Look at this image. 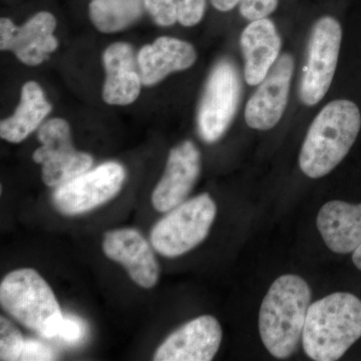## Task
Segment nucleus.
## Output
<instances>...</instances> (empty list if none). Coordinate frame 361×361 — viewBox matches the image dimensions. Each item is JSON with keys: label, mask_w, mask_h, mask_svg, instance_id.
Here are the masks:
<instances>
[{"label": "nucleus", "mask_w": 361, "mask_h": 361, "mask_svg": "<svg viewBox=\"0 0 361 361\" xmlns=\"http://www.w3.org/2000/svg\"><path fill=\"white\" fill-rule=\"evenodd\" d=\"M25 339L11 320L0 318V360H20Z\"/></svg>", "instance_id": "obj_21"}, {"label": "nucleus", "mask_w": 361, "mask_h": 361, "mask_svg": "<svg viewBox=\"0 0 361 361\" xmlns=\"http://www.w3.org/2000/svg\"><path fill=\"white\" fill-rule=\"evenodd\" d=\"M360 129L357 104L343 99L327 104L311 123L301 147L299 167L303 174L311 179L329 175L348 156Z\"/></svg>", "instance_id": "obj_2"}, {"label": "nucleus", "mask_w": 361, "mask_h": 361, "mask_svg": "<svg viewBox=\"0 0 361 361\" xmlns=\"http://www.w3.org/2000/svg\"><path fill=\"white\" fill-rule=\"evenodd\" d=\"M127 172L122 164L104 161L54 190L52 203L59 213L77 216L108 203L120 193Z\"/></svg>", "instance_id": "obj_9"}, {"label": "nucleus", "mask_w": 361, "mask_h": 361, "mask_svg": "<svg viewBox=\"0 0 361 361\" xmlns=\"http://www.w3.org/2000/svg\"><path fill=\"white\" fill-rule=\"evenodd\" d=\"M361 337V300L348 292H336L311 304L302 344L316 361L338 360Z\"/></svg>", "instance_id": "obj_3"}, {"label": "nucleus", "mask_w": 361, "mask_h": 361, "mask_svg": "<svg viewBox=\"0 0 361 361\" xmlns=\"http://www.w3.org/2000/svg\"><path fill=\"white\" fill-rule=\"evenodd\" d=\"M341 42L342 28L336 18L323 16L316 21L299 84V99L305 106H315L326 96L336 75Z\"/></svg>", "instance_id": "obj_8"}, {"label": "nucleus", "mask_w": 361, "mask_h": 361, "mask_svg": "<svg viewBox=\"0 0 361 361\" xmlns=\"http://www.w3.org/2000/svg\"><path fill=\"white\" fill-rule=\"evenodd\" d=\"M87 11L90 23L104 35L122 32L147 13L145 0H87Z\"/></svg>", "instance_id": "obj_20"}, {"label": "nucleus", "mask_w": 361, "mask_h": 361, "mask_svg": "<svg viewBox=\"0 0 361 361\" xmlns=\"http://www.w3.org/2000/svg\"><path fill=\"white\" fill-rule=\"evenodd\" d=\"M241 92L235 63L228 59L218 61L209 73L197 110V132L202 141L214 144L226 134L238 110Z\"/></svg>", "instance_id": "obj_6"}, {"label": "nucleus", "mask_w": 361, "mask_h": 361, "mask_svg": "<svg viewBox=\"0 0 361 361\" xmlns=\"http://www.w3.org/2000/svg\"><path fill=\"white\" fill-rule=\"evenodd\" d=\"M316 224L330 250L353 253L361 244V203L327 202L318 212Z\"/></svg>", "instance_id": "obj_18"}, {"label": "nucleus", "mask_w": 361, "mask_h": 361, "mask_svg": "<svg viewBox=\"0 0 361 361\" xmlns=\"http://www.w3.org/2000/svg\"><path fill=\"white\" fill-rule=\"evenodd\" d=\"M85 326L84 322L75 316H63L59 326L58 337L68 344H78L84 341Z\"/></svg>", "instance_id": "obj_25"}, {"label": "nucleus", "mask_w": 361, "mask_h": 361, "mask_svg": "<svg viewBox=\"0 0 361 361\" xmlns=\"http://www.w3.org/2000/svg\"><path fill=\"white\" fill-rule=\"evenodd\" d=\"M2 308L44 338L58 337L63 315L54 291L37 271H11L0 284Z\"/></svg>", "instance_id": "obj_4"}, {"label": "nucleus", "mask_w": 361, "mask_h": 361, "mask_svg": "<svg viewBox=\"0 0 361 361\" xmlns=\"http://www.w3.org/2000/svg\"><path fill=\"white\" fill-rule=\"evenodd\" d=\"M198 59L196 49L177 37H157L137 51V63L144 87L160 84L172 73L189 70Z\"/></svg>", "instance_id": "obj_15"}, {"label": "nucleus", "mask_w": 361, "mask_h": 361, "mask_svg": "<svg viewBox=\"0 0 361 361\" xmlns=\"http://www.w3.org/2000/svg\"><path fill=\"white\" fill-rule=\"evenodd\" d=\"M16 25L18 23L9 16H1L0 18V51H9Z\"/></svg>", "instance_id": "obj_27"}, {"label": "nucleus", "mask_w": 361, "mask_h": 361, "mask_svg": "<svg viewBox=\"0 0 361 361\" xmlns=\"http://www.w3.org/2000/svg\"><path fill=\"white\" fill-rule=\"evenodd\" d=\"M178 23L185 27H193L205 16L207 0H176Z\"/></svg>", "instance_id": "obj_23"}, {"label": "nucleus", "mask_w": 361, "mask_h": 361, "mask_svg": "<svg viewBox=\"0 0 361 361\" xmlns=\"http://www.w3.org/2000/svg\"><path fill=\"white\" fill-rule=\"evenodd\" d=\"M56 353L51 346L37 339H25L20 360H54Z\"/></svg>", "instance_id": "obj_26"}, {"label": "nucleus", "mask_w": 361, "mask_h": 361, "mask_svg": "<svg viewBox=\"0 0 361 361\" xmlns=\"http://www.w3.org/2000/svg\"><path fill=\"white\" fill-rule=\"evenodd\" d=\"M39 148L33 152V161L42 166V180L47 187L58 188L94 165L87 152L75 148L70 123L61 116L47 118L37 130Z\"/></svg>", "instance_id": "obj_7"}, {"label": "nucleus", "mask_w": 361, "mask_h": 361, "mask_svg": "<svg viewBox=\"0 0 361 361\" xmlns=\"http://www.w3.org/2000/svg\"><path fill=\"white\" fill-rule=\"evenodd\" d=\"M353 261L358 270L361 271V244L353 254Z\"/></svg>", "instance_id": "obj_29"}, {"label": "nucleus", "mask_w": 361, "mask_h": 361, "mask_svg": "<svg viewBox=\"0 0 361 361\" xmlns=\"http://www.w3.org/2000/svg\"><path fill=\"white\" fill-rule=\"evenodd\" d=\"M244 58V78L254 87L264 80L279 58L281 39L272 20L251 21L240 37Z\"/></svg>", "instance_id": "obj_17"}, {"label": "nucleus", "mask_w": 361, "mask_h": 361, "mask_svg": "<svg viewBox=\"0 0 361 361\" xmlns=\"http://www.w3.org/2000/svg\"><path fill=\"white\" fill-rule=\"evenodd\" d=\"M293 73V56H280L246 104L244 116L249 128L268 130L280 122L288 104Z\"/></svg>", "instance_id": "obj_10"}, {"label": "nucleus", "mask_w": 361, "mask_h": 361, "mask_svg": "<svg viewBox=\"0 0 361 361\" xmlns=\"http://www.w3.org/2000/svg\"><path fill=\"white\" fill-rule=\"evenodd\" d=\"M201 153L194 142L184 141L171 149L165 171L152 194L157 211L167 213L187 200L201 173Z\"/></svg>", "instance_id": "obj_11"}, {"label": "nucleus", "mask_w": 361, "mask_h": 361, "mask_svg": "<svg viewBox=\"0 0 361 361\" xmlns=\"http://www.w3.org/2000/svg\"><path fill=\"white\" fill-rule=\"evenodd\" d=\"M147 14L161 27H171L178 23L176 0H145Z\"/></svg>", "instance_id": "obj_22"}, {"label": "nucleus", "mask_w": 361, "mask_h": 361, "mask_svg": "<svg viewBox=\"0 0 361 361\" xmlns=\"http://www.w3.org/2000/svg\"><path fill=\"white\" fill-rule=\"evenodd\" d=\"M279 0H242L240 14L249 21L264 20L277 8Z\"/></svg>", "instance_id": "obj_24"}, {"label": "nucleus", "mask_w": 361, "mask_h": 361, "mask_svg": "<svg viewBox=\"0 0 361 361\" xmlns=\"http://www.w3.org/2000/svg\"><path fill=\"white\" fill-rule=\"evenodd\" d=\"M242 0H210L211 4L216 11L220 13L231 11L237 6H239Z\"/></svg>", "instance_id": "obj_28"}, {"label": "nucleus", "mask_w": 361, "mask_h": 361, "mask_svg": "<svg viewBox=\"0 0 361 361\" xmlns=\"http://www.w3.org/2000/svg\"><path fill=\"white\" fill-rule=\"evenodd\" d=\"M222 329L214 316L203 315L180 326L157 349V361H210L219 350Z\"/></svg>", "instance_id": "obj_13"}, {"label": "nucleus", "mask_w": 361, "mask_h": 361, "mask_svg": "<svg viewBox=\"0 0 361 361\" xmlns=\"http://www.w3.org/2000/svg\"><path fill=\"white\" fill-rule=\"evenodd\" d=\"M59 20L51 9L42 8L16 25L9 51L23 65L39 66L58 51L59 42L56 37Z\"/></svg>", "instance_id": "obj_16"}, {"label": "nucleus", "mask_w": 361, "mask_h": 361, "mask_svg": "<svg viewBox=\"0 0 361 361\" xmlns=\"http://www.w3.org/2000/svg\"><path fill=\"white\" fill-rule=\"evenodd\" d=\"M217 215V206L208 193L183 202L166 214L152 229L154 249L168 258L179 257L200 245Z\"/></svg>", "instance_id": "obj_5"}, {"label": "nucleus", "mask_w": 361, "mask_h": 361, "mask_svg": "<svg viewBox=\"0 0 361 361\" xmlns=\"http://www.w3.org/2000/svg\"><path fill=\"white\" fill-rule=\"evenodd\" d=\"M104 80L102 97L109 106H127L141 94L142 80L137 51L127 42H116L102 54Z\"/></svg>", "instance_id": "obj_14"}, {"label": "nucleus", "mask_w": 361, "mask_h": 361, "mask_svg": "<svg viewBox=\"0 0 361 361\" xmlns=\"http://www.w3.org/2000/svg\"><path fill=\"white\" fill-rule=\"evenodd\" d=\"M52 104L44 89L35 80H28L20 90V103L13 115L0 122V137L11 144H20L37 132L49 118Z\"/></svg>", "instance_id": "obj_19"}, {"label": "nucleus", "mask_w": 361, "mask_h": 361, "mask_svg": "<svg viewBox=\"0 0 361 361\" xmlns=\"http://www.w3.org/2000/svg\"><path fill=\"white\" fill-rule=\"evenodd\" d=\"M102 248L104 255L122 265L140 287L149 289L158 283L160 265L155 249L137 229L123 228L106 232Z\"/></svg>", "instance_id": "obj_12"}, {"label": "nucleus", "mask_w": 361, "mask_h": 361, "mask_svg": "<svg viewBox=\"0 0 361 361\" xmlns=\"http://www.w3.org/2000/svg\"><path fill=\"white\" fill-rule=\"evenodd\" d=\"M311 305V289L298 275L278 277L259 311V334L268 353L286 360L298 348Z\"/></svg>", "instance_id": "obj_1"}]
</instances>
